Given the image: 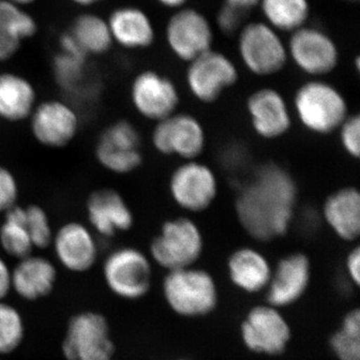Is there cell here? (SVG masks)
Segmentation results:
<instances>
[{
	"mask_svg": "<svg viewBox=\"0 0 360 360\" xmlns=\"http://www.w3.org/2000/svg\"><path fill=\"white\" fill-rule=\"evenodd\" d=\"M296 200L297 188L292 176L284 168L269 163L258 168L241 188L236 213L251 238L274 240L288 233Z\"/></svg>",
	"mask_w": 360,
	"mask_h": 360,
	"instance_id": "obj_1",
	"label": "cell"
},
{
	"mask_svg": "<svg viewBox=\"0 0 360 360\" xmlns=\"http://www.w3.org/2000/svg\"><path fill=\"white\" fill-rule=\"evenodd\" d=\"M295 108L303 127L317 134L335 131L348 116L347 101L340 90L319 78L298 87Z\"/></svg>",
	"mask_w": 360,
	"mask_h": 360,
	"instance_id": "obj_2",
	"label": "cell"
},
{
	"mask_svg": "<svg viewBox=\"0 0 360 360\" xmlns=\"http://www.w3.org/2000/svg\"><path fill=\"white\" fill-rule=\"evenodd\" d=\"M163 295L175 314L186 317L210 314L219 300L213 277L205 270L193 266L168 271L163 281Z\"/></svg>",
	"mask_w": 360,
	"mask_h": 360,
	"instance_id": "obj_3",
	"label": "cell"
},
{
	"mask_svg": "<svg viewBox=\"0 0 360 360\" xmlns=\"http://www.w3.org/2000/svg\"><path fill=\"white\" fill-rule=\"evenodd\" d=\"M236 35L239 58L252 75L271 77L288 65L286 42L264 20L245 23Z\"/></svg>",
	"mask_w": 360,
	"mask_h": 360,
	"instance_id": "obj_4",
	"label": "cell"
},
{
	"mask_svg": "<svg viewBox=\"0 0 360 360\" xmlns=\"http://www.w3.org/2000/svg\"><path fill=\"white\" fill-rule=\"evenodd\" d=\"M202 250L203 238L200 227L186 217L163 224L160 234L150 245L153 260L168 271L193 266Z\"/></svg>",
	"mask_w": 360,
	"mask_h": 360,
	"instance_id": "obj_5",
	"label": "cell"
},
{
	"mask_svg": "<svg viewBox=\"0 0 360 360\" xmlns=\"http://www.w3.org/2000/svg\"><path fill=\"white\" fill-rule=\"evenodd\" d=\"M165 37L170 51L188 63L213 49L214 28L205 13L184 6L176 9L167 20Z\"/></svg>",
	"mask_w": 360,
	"mask_h": 360,
	"instance_id": "obj_6",
	"label": "cell"
},
{
	"mask_svg": "<svg viewBox=\"0 0 360 360\" xmlns=\"http://www.w3.org/2000/svg\"><path fill=\"white\" fill-rule=\"evenodd\" d=\"M286 46L288 59L311 77L328 75L340 63V49L335 39L315 26L307 25L290 33Z\"/></svg>",
	"mask_w": 360,
	"mask_h": 360,
	"instance_id": "obj_7",
	"label": "cell"
},
{
	"mask_svg": "<svg viewBox=\"0 0 360 360\" xmlns=\"http://www.w3.org/2000/svg\"><path fill=\"white\" fill-rule=\"evenodd\" d=\"M103 276L115 295L127 300H137L148 293L153 270L150 262L141 250L118 248L108 255L103 265Z\"/></svg>",
	"mask_w": 360,
	"mask_h": 360,
	"instance_id": "obj_8",
	"label": "cell"
},
{
	"mask_svg": "<svg viewBox=\"0 0 360 360\" xmlns=\"http://www.w3.org/2000/svg\"><path fill=\"white\" fill-rule=\"evenodd\" d=\"M63 352L68 360H110L115 343L104 316L84 312L73 317L68 324Z\"/></svg>",
	"mask_w": 360,
	"mask_h": 360,
	"instance_id": "obj_9",
	"label": "cell"
},
{
	"mask_svg": "<svg viewBox=\"0 0 360 360\" xmlns=\"http://www.w3.org/2000/svg\"><path fill=\"white\" fill-rule=\"evenodd\" d=\"M238 78L236 63L224 52L213 49L188 63L186 70L189 91L205 103H214Z\"/></svg>",
	"mask_w": 360,
	"mask_h": 360,
	"instance_id": "obj_10",
	"label": "cell"
},
{
	"mask_svg": "<svg viewBox=\"0 0 360 360\" xmlns=\"http://www.w3.org/2000/svg\"><path fill=\"white\" fill-rule=\"evenodd\" d=\"M278 309L270 304L259 305L246 315L241 323V338L251 352L278 355L288 347L291 329Z\"/></svg>",
	"mask_w": 360,
	"mask_h": 360,
	"instance_id": "obj_11",
	"label": "cell"
},
{
	"mask_svg": "<svg viewBox=\"0 0 360 360\" xmlns=\"http://www.w3.org/2000/svg\"><path fill=\"white\" fill-rule=\"evenodd\" d=\"M141 135L127 120H118L103 130L96 142V160L116 174H127L141 167Z\"/></svg>",
	"mask_w": 360,
	"mask_h": 360,
	"instance_id": "obj_12",
	"label": "cell"
},
{
	"mask_svg": "<svg viewBox=\"0 0 360 360\" xmlns=\"http://www.w3.org/2000/svg\"><path fill=\"white\" fill-rule=\"evenodd\" d=\"M169 191L182 210L201 212L217 198L219 184L212 168L198 161L186 160L172 172Z\"/></svg>",
	"mask_w": 360,
	"mask_h": 360,
	"instance_id": "obj_13",
	"label": "cell"
},
{
	"mask_svg": "<svg viewBox=\"0 0 360 360\" xmlns=\"http://www.w3.org/2000/svg\"><path fill=\"white\" fill-rule=\"evenodd\" d=\"M153 143L161 155L195 160L205 149V129L194 116L174 113L156 123Z\"/></svg>",
	"mask_w": 360,
	"mask_h": 360,
	"instance_id": "obj_14",
	"label": "cell"
},
{
	"mask_svg": "<svg viewBox=\"0 0 360 360\" xmlns=\"http://www.w3.org/2000/svg\"><path fill=\"white\" fill-rule=\"evenodd\" d=\"M130 96L137 112L156 122L174 115L180 101L174 82L155 70L142 71L135 77Z\"/></svg>",
	"mask_w": 360,
	"mask_h": 360,
	"instance_id": "obj_15",
	"label": "cell"
},
{
	"mask_svg": "<svg viewBox=\"0 0 360 360\" xmlns=\"http://www.w3.org/2000/svg\"><path fill=\"white\" fill-rule=\"evenodd\" d=\"M30 118L33 137L46 148H65L75 139L79 129L77 111L56 99L35 106Z\"/></svg>",
	"mask_w": 360,
	"mask_h": 360,
	"instance_id": "obj_16",
	"label": "cell"
},
{
	"mask_svg": "<svg viewBox=\"0 0 360 360\" xmlns=\"http://www.w3.org/2000/svg\"><path fill=\"white\" fill-rule=\"evenodd\" d=\"M310 262L303 253H292L283 258L272 271L267 285V302L277 309L297 302L309 288Z\"/></svg>",
	"mask_w": 360,
	"mask_h": 360,
	"instance_id": "obj_17",
	"label": "cell"
},
{
	"mask_svg": "<svg viewBox=\"0 0 360 360\" xmlns=\"http://www.w3.org/2000/svg\"><path fill=\"white\" fill-rule=\"evenodd\" d=\"M86 213L92 229L104 238H112L134 226V213L122 194L112 188L97 189L90 194Z\"/></svg>",
	"mask_w": 360,
	"mask_h": 360,
	"instance_id": "obj_18",
	"label": "cell"
},
{
	"mask_svg": "<svg viewBox=\"0 0 360 360\" xmlns=\"http://www.w3.org/2000/svg\"><path fill=\"white\" fill-rule=\"evenodd\" d=\"M253 129L260 137L274 139L291 127V115L283 94L271 87L255 90L248 101Z\"/></svg>",
	"mask_w": 360,
	"mask_h": 360,
	"instance_id": "obj_19",
	"label": "cell"
},
{
	"mask_svg": "<svg viewBox=\"0 0 360 360\" xmlns=\"http://www.w3.org/2000/svg\"><path fill=\"white\" fill-rule=\"evenodd\" d=\"M59 262L72 272H85L96 264L97 245L89 227L70 221L59 227L52 243Z\"/></svg>",
	"mask_w": 360,
	"mask_h": 360,
	"instance_id": "obj_20",
	"label": "cell"
},
{
	"mask_svg": "<svg viewBox=\"0 0 360 360\" xmlns=\"http://www.w3.org/2000/svg\"><path fill=\"white\" fill-rule=\"evenodd\" d=\"M106 20L113 42L123 49H144L155 42V23L141 7H117L111 11Z\"/></svg>",
	"mask_w": 360,
	"mask_h": 360,
	"instance_id": "obj_21",
	"label": "cell"
},
{
	"mask_svg": "<svg viewBox=\"0 0 360 360\" xmlns=\"http://www.w3.org/2000/svg\"><path fill=\"white\" fill-rule=\"evenodd\" d=\"M56 267L51 260L42 257L20 259L11 271V288L26 300H37L51 292L56 284Z\"/></svg>",
	"mask_w": 360,
	"mask_h": 360,
	"instance_id": "obj_22",
	"label": "cell"
},
{
	"mask_svg": "<svg viewBox=\"0 0 360 360\" xmlns=\"http://www.w3.org/2000/svg\"><path fill=\"white\" fill-rule=\"evenodd\" d=\"M323 217L342 240L354 241L360 232V194L354 187H343L330 194L323 205Z\"/></svg>",
	"mask_w": 360,
	"mask_h": 360,
	"instance_id": "obj_23",
	"label": "cell"
},
{
	"mask_svg": "<svg viewBox=\"0 0 360 360\" xmlns=\"http://www.w3.org/2000/svg\"><path fill=\"white\" fill-rule=\"evenodd\" d=\"M227 269L232 283L248 293L266 290L272 274L266 257L251 248L234 251L229 257Z\"/></svg>",
	"mask_w": 360,
	"mask_h": 360,
	"instance_id": "obj_24",
	"label": "cell"
},
{
	"mask_svg": "<svg viewBox=\"0 0 360 360\" xmlns=\"http://www.w3.org/2000/svg\"><path fill=\"white\" fill-rule=\"evenodd\" d=\"M37 32V23L23 7L0 0V63L13 58L23 40Z\"/></svg>",
	"mask_w": 360,
	"mask_h": 360,
	"instance_id": "obj_25",
	"label": "cell"
},
{
	"mask_svg": "<svg viewBox=\"0 0 360 360\" xmlns=\"http://www.w3.org/2000/svg\"><path fill=\"white\" fill-rule=\"evenodd\" d=\"M35 106L37 92L30 80L18 73H0V118L22 122L30 117Z\"/></svg>",
	"mask_w": 360,
	"mask_h": 360,
	"instance_id": "obj_26",
	"label": "cell"
},
{
	"mask_svg": "<svg viewBox=\"0 0 360 360\" xmlns=\"http://www.w3.org/2000/svg\"><path fill=\"white\" fill-rule=\"evenodd\" d=\"M258 7L264 22L290 34L307 25L311 13L309 0H260Z\"/></svg>",
	"mask_w": 360,
	"mask_h": 360,
	"instance_id": "obj_27",
	"label": "cell"
},
{
	"mask_svg": "<svg viewBox=\"0 0 360 360\" xmlns=\"http://www.w3.org/2000/svg\"><path fill=\"white\" fill-rule=\"evenodd\" d=\"M70 33L86 56L105 53L113 44L108 20L96 13L78 15Z\"/></svg>",
	"mask_w": 360,
	"mask_h": 360,
	"instance_id": "obj_28",
	"label": "cell"
},
{
	"mask_svg": "<svg viewBox=\"0 0 360 360\" xmlns=\"http://www.w3.org/2000/svg\"><path fill=\"white\" fill-rule=\"evenodd\" d=\"M0 226V245L9 257L18 260L32 255L34 246L25 224V207L15 205L4 212Z\"/></svg>",
	"mask_w": 360,
	"mask_h": 360,
	"instance_id": "obj_29",
	"label": "cell"
},
{
	"mask_svg": "<svg viewBox=\"0 0 360 360\" xmlns=\"http://www.w3.org/2000/svg\"><path fill=\"white\" fill-rule=\"evenodd\" d=\"M330 348L338 360H360V312H348L340 329L331 336Z\"/></svg>",
	"mask_w": 360,
	"mask_h": 360,
	"instance_id": "obj_30",
	"label": "cell"
},
{
	"mask_svg": "<svg viewBox=\"0 0 360 360\" xmlns=\"http://www.w3.org/2000/svg\"><path fill=\"white\" fill-rule=\"evenodd\" d=\"M25 336V324L20 312L0 300V354L13 352Z\"/></svg>",
	"mask_w": 360,
	"mask_h": 360,
	"instance_id": "obj_31",
	"label": "cell"
},
{
	"mask_svg": "<svg viewBox=\"0 0 360 360\" xmlns=\"http://www.w3.org/2000/svg\"><path fill=\"white\" fill-rule=\"evenodd\" d=\"M86 58H77L60 52L54 58L53 73L56 82L63 89L77 92L82 86Z\"/></svg>",
	"mask_w": 360,
	"mask_h": 360,
	"instance_id": "obj_32",
	"label": "cell"
},
{
	"mask_svg": "<svg viewBox=\"0 0 360 360\" xmlns=\"http://www.w3.org/2000/svg\"><path fill=\"white\" fill-rule=\"evenodd\" d=\"M25 224L34 248H49L53 239L49 215L41 206L30 205L25 207Z\"/></svg>",
	"mask_w": 360,
	"mask_h": 360,
	"instance_id": "obj_33",
	"label": "cell"
},
{
	"mask_svg": "<svg viewBox=\"0 0 360 360\" xmlns=\"http://www.w3.org/2000/svg\"><path fill=\"white\" fill-rule=\"evenodd\" d=\"M340 141L348 155L359 158L360 155V118L348 115L340 127Z\"/></svg>",
	"mask_w": 360,
	"mask_h": 360,
	"instance_id": "obj_34",
	"label": "cell"
},
{
	"mask_svg": "<svg viewBox=\"0 0 360 360\" xmlns=\"http://www.w3.org/2000/svg\"><path fill=\"white\" fill-rule=\"evenodd\" d=\"M246 14L238 9L222 4L217 13V26L222 34L231 35L238 34L239 30L245 25V18Z\"/></svg>",
	"mask_w": 360,
	"mask_h": 360,
	"instance_id": "obj_35",
	"label": "cell"
},
{
	"mask_svg": "<svg viewBox=\"0 0 360 360\" xmlns=\"http://www.w3.org/2000/svg\"><path fill=\"white\" fill-rule=\"evenodd\" d=\"M18 184L11 170L0 165V212H6L16 205Z\"/></svg>",
	"mask_w": 360,
	"mask_h": 360,
	"instance_id": "obj_36",
	"label": "cell"
},
{
	"mask_svg": "<svg viewBox=\"0 0 360 360\" xmlns=\"http://www.w3.org/2000/svg\"><path fill=\"white\" fill-rule=\"evenodd\" d=\"M345 264H347V271L350 281L359 285L360 283V250L359 246L348 253Z\"/></svg>",
	"mask_w": 360,
	"mask_h": 360,
	"instance_id": "obj_37",
	"label": "cell"
},
{
	"mask_svg": "<svg viewBox=\"0 0 360 360\" xmlns=\"http://www.w3.org/2000/svg\"><path fill=\"white\" fill-rule=\"evenodd\" d=\"M59 42H60L61 52L77 56V58H87L84 52L78 45L77 40L73 39L70 32L63 34Z\"/></svg>",
	"mask_w": 360,
	"mask_h": 360,
	"instance_id": "obj_38",
	"label": "cell"
},
{
	"mask_svg": "<svg viewBox=\"0 0 360 360\" xmlns=\"http://www.w3.org/2000/svg\"><path fill=\"white\" fill-rule=\"evenodd\" d=\"M11 290V271L6 262L0 257V300H4Z\"/></svg>",
	"mask_w": 360,
	"mask_h": 360,
	"instance_id": "obj_39",
	"label": "cell"
},
{
	"mask_svg": "<svg viewBox=\"0 0 360 360\" xmlns=\"http://www.w3.org/2000/svg\"><path fill=\"white\" fill-rule=\"evenodd\" d=\"M260 0H224V4L238 9L243 13H248L255 7L259 6Z\"/></svg>",
	"mask_w": 360,
	"mask_h": 360,
	"instance_id": "obj_40",
	"label": "cell"
},
{
	"mask_svg": "<svg viewBox=\"0 0 360 360\" xmlns=\"http://www.w3.org/2000/svg\"><path fill=\"white\" fill-rule=\"evenodd\" d=\"M161 6L167 7V8H172L176 11V9L182 8L186 6L188 0H156Z\"/></svg>",
	"mask_w": 360,
	"mask_h": 360,
	"instance_id": "obj_41",
	"label": "cell"
},
{
	"mask_svg": "<svg viewBox=\"0 0 360 360\" xmlns=\"http://www.w3.org/2000/svg\"><path fill=\"white\" fill-rule=\"evenodd\" d=\"M71 1L75 2L77 6H90L98 4V2L103 1V0H71Z\"/></svg>",
	"mask_w": 360,
	"mask_h": 360,
	"instance_id": "obj_42",
	"label": "cell"
},
{
	"mask_svg": "<svg viewBox=\"0 0 360 360\" xmlns=\"http://www.w3.org/2000/svg\"><path fill=\"white\" fill-rule=\"evenodd\" d=\"M7 2H11V4H15V6L25 7L26 6H30V4H33L35 0H6Z\"/></svg>",
	"mask_w": 360,
	"mask_h": 360,
	"instance_id": "obj_43",
	"label": "cell"
},
{
	"mask_svg": "<svg viewBox=\"0 0 360 360\" xmlns=\"http://www.w3.org/2000/svg\"><path fill=\"white\" fill-rule=\"evenodd\" d=\"M180 360H187V359H180Z\"/></svg>",
	"mask_w": 360,
	"mask_h": 360,
	"instance_id": "obj_44",
	"label": "cell"
},
{
	"mask_svg": "<svg viewBox=\"0 0 360 360\" xmlns=\"http://www.w3.org/2000/svg\"><path fill=\"white\" fill-rule=\"evenodd\" d=\"M111 360V359H110Z\"/></svg>",
	"mask_w": 360,
	"mask_h": 360,
	"instance_id": "obj_45",
	"label": "cell"
}]
</instances>
